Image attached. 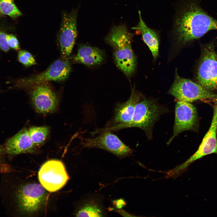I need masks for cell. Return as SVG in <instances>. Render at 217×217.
Returning <instances> with one entry per match:
<instances>
[{
    "mask_svg": "<svg viewBox=\"0 0 217 217\" xmlns=\"http://www.w3.org/2000/svg\"><path fill=\"white\" fill-rule=\"evenodd\" d=\"M217 30V20L202 10L195 1L185 0L175 15L173 31L177 42L184 45Z\"/></svg>",
    "mask_w": 217,
    "mask_h": 217,
    "instance_id": "cell-1",
    "label": "cell"
},
{
    "mask_svg": "<svg viewBox=\"0 0 217 217\" xmlns=\"http://www.w3.org/2000/svg\"><path fill=\"white\" fill-rule=\"evenodd\" d=\"M132 34L124 24L114 26L105 39L113 48L116 64L127 76L134 72L136 59L131 47Z\"/></svg>",
    "mask_w": 217,
    "mask_h": 217,
    "instance_id": "cell-2",
    "label": "cell"
},
{
    "mask_svg": "<svg viewBox=\"0 0 217 217\" xmlns=\"http://www.w3.org/2000/svg\"><path fill=\"white\" fill-rule=\"evenodd\" d=\"M161 114V108L157 104L152 100L145 99L140 101L137 104L133 118L130 122L112 125L106 130L116 131L137 127L144 131L150 136L153 126Z\"/></svg>",
    "mask_w": 217,
    "mask_h": 217,
    "instance_id": "cell-3",
    "label": "cell"
},
{
    "mask_svg": "<svg viewBox=\"0 0 217 217\" xmlns=\"http://www.w3.org/2000/svg\"><path fill=\"white\" fill-rule=\"evenodd\" d=\"M169 93L178 101L191 102L205 100L217 102V94L190 79L180 77L177 74Z\"/></svg>",
    "mask_w": 217,
    "mask_h": 217,
    "instance_id": "cell-4",
    "label": "cell"
},
{
    "mask_svg": "<svg viewBox=\"0 0 217 217\" xmlns=\"http://www.w3.org/2000/svg\"><path fill=\"white\" fill-rule=\"evenodd\" d=\"M201 58L197 72L198 83L209 91L217 90V55L213 44L203 49Z\"/></svg>",
    "mask_w": 217,
    "mask_h": 217,
    "instance_id": "cell-5",
    "label": "cell"
},
{
    "mask_svg": "<svg viewBox=\"0 0 217 217\" xmlns=\"http://www.w3.org/2000/svg\"><path fill=\"white\" fill-rule=\"evenodd\" d=\"M38 176L42 186L51 192L60 189L69 179L64 164L56 159L49 160L44 163L39 170Z\"/></svg>",
    "mask_w": 217,
    "mask_h": 217,
    "instance_id": "cell-6",
    "label": "cell"
},
{
    "mask_svg": "<svg viewBox=\"0 0 217 217\" xmlns=\"http://www.w3.org/2000/svg\"><path fill=\"white\" fill-rule=\"evenodd\" d=\"M78 9L69 13L63 12L58 39L62 56L67 59L70 55L77 36Z\"/></svg>",
    "mask_w": 217,
    "mask_h": 217,
    "instance_id": "cell-7",
    "label": "cell"
},
{
    "mask_svg": "<svg viewBox=\"0 0 217 217\" xmlns=\"http://www.w3.org/2000/svg\"><path fill=\"white\" fill-rule=\"evenodd\" d=\"M82 145L84 147L105 150L120 158L127 156L132 152V150L117 136L108 131H104L95 137L84 139Z\"/></svg>",
    "mask_w": 217,
    "mask_h": 217,
    "instance_id": "cell-8",
    "label": "cell"
},
{
    "mask_svg": "<svg viewBox=\"0 0 217 217\" xmlns=\"http://www.w3.org/2000/svg\"><path fill=\"white\" fill-rule=\"evenodd\" d=\"M30 91L31 103L36 111L42 114L51 113L57 108L58 97L48 85L43 83L32 86Z\"/></svg>",
    "mask_w": 217,
    "mask_h": 217,
    "instance_id": "cell-9",
    "label": "cell"
},
{
    "mask_svg": "<svg viewBox=\"0 0 217 217\" xmlns=\"http://www.w3.org/2000/svg\"><path fill=\"white\" fill-rule=\"evenodd\" d=\"M217 104L213 108V114L210 127L203 137L197 150L185 162L176 167L177 171L183 173L189 165L206 155L217 154Z\"/></svg>",
    "mask_w": 217,
    "mask_h": 217,
    "instance_id": "cell-10",
    "label": "cell"
},
{
    "mask_svg": "<svg viewBox=\"0 0 217 217\" xmlns=\"http://www.w3.org/2000/svg\"><path fill=\"white\" fill-rule=\"evenodd\" d=\"M197 120V113L195 106L190 102L178 101L175 106L173 133L168 144L182 132L193 130Z\"/></svg>",
    "mask_w": 217,
    "mask_h": 217,
    "instance_id": "cell-11",
    "label": "cell"
},
{
    "mask_svg": "<svg viewBox=\"0 0 217 217\" xmlns=\"http://www.w3.org/2000/svg\"><path fill=\"white\" fill-rule=\"evenodd\" d=\"M71 71V66L68 60H58L43 72L23 80L20 82V84L26 87L49 81L63 80L68 78Z\"/></svg>",
    "mask_w": 217,
    "mask_h": 217,
    "instance_id": "cell-12",
    "label": "cell"
},
{
    "mask_svg": "<svg viewBox=\"0 0 217 217\" xmlns=\"http://www.w3.org/2000/svg\"><path fill=\"white\" fill-rule=\"evenodd\" d=\"M36 146L29 136L28 129L24 128L10 138L5 143V153L10 155L34 152Z\"/></svg>",
    "mask_w": 217,
    "mask_h": 217,
    "instance_id": "cell-13",
    "label": "cell"
},
{
    "mask_svg": "<svg viewBox=\"0 0 217 217\" xmlns=\"http://www.w3.org/2000/svg\"><path fill=\"white\" fill-rule=\"evenodd\" d=\"M140 95L132 90L131 95L126 102L118 104L114 111L113 124L128 123L132 120L136 105L141 100Z\"/></svg>",
    "mask_w": 217,
    "mask_h": 217,
    "instance_id": "cell-14",
    "label": "cell"
},
{
    "mask_svg": "<svg viewBox=\"0 0 217 217\" xmlns=\"http://www.w3.org/2000/svg\"><path fill=\"white\" fill-rule=\"evenodd\" d=\"M139 20L136 26L131 27L133 30H137L142 35L143 39L148 46L152 54L154 60H156L158 55L159 38L158 32L146 25L141 16V12L138 11Z\"/></svg>",
    "mask_w": 217,
    "mask_h": 217,
    "instance_id": "cell-15",
    "label": "cell"
},
{
    "mask_svg": "<svg viewBox=\"0 0 217 217\" xmlns=\"http://www.w3.org/2000/svg\"><path fill=\"white\" fill-rule=\"evenodd\" d=\"M104 58V53L101 49L84 45L80 47L74 59L75 61L90 66L100 64Z\"/></svg>",
    "mask_w": 217,
    "mask_h": 217,
    "instance_id": "cell-16",
    "label": "cell"
},
{
    "mask_svg": "<svg viewBox=\"0 0 217 217\" xmlns=\"http://www.w3.org/2000/svg\"><path fill=\"white\" fill-rule=\"evenodd\" d=\"M105 215L101 198L97 195L89 196L76 214L77 217H103Z\"/></svg>",
    "mask_w": 217,
    "mask_h": 217,
    "instance_id": "cell-17",
    "label": "cell"
},
{
    "mask_svg": "<svg viewBox=\"0 0 217 217\" xmlns=\"http://www.w3.org/2000/svg\"><path fill=\"white\" fill-rule=\"evenodd\" d=\"M28 130L30 137L32 142L36 146L43 143L49 134V128L46 126L32 127Z\"/></svg>",
    "mask_w": 217,
    "mask_h": 217,
    "instance_id": "cell-18",
    "label": "cell"
},
{
    "mask_svg": "<svg viewBox=\"0 0 217 217\" xmlns=\"http://www.w3.org/2000/svg\"><path fill=\"white\" fill-rule=\"evenodd\" d=\"M0 11L3 15L13 19L17 18L22 14L13 0H0Z\"/></svg>",
    "mask_w": 217,
    "mask_h": 217,
    "instance_id": "cell-19",
    "label": "cell"
},
{
    "mask_svg": "<svg viewBox=\"0 0 217 217\" xmlns=\"http://www.w3.org/2000/svg\"><path fill=\"white\" fill-rule=\"evenodd\" d=\"M18 59L20 63L26 67L31 66L36 64L33 55L26 50H22L19 51Z\"/></svg>",
    "mask_w": 217,
    "mask_h": 217,
    "instance_id": "cell-20",
    "label": "cell"
},
{
    "mask_svg": "<svg viewBox=\"0 0 217 217\" xmlns=\"http://www.w3.org/2000/svg\"><path fill=\"white\" fill-rule=\"evenodd\" d=\"M6 41L9 48L16 50L20 49V45L18 40L14 35L7 34Z\"/></svg>",
    "mask_w": 217,
    "mask_h": 217,
    "instance_id": "cell-21",
    "label": "cell"
},
{
    "mask_svg": "<svg viewBox=\"0 0 217 217\" xmlns=\"http://www.w3.org/2000/svg\"><path fill=\"white\" fill-rule=\"evenodd\" d=\"M7 34L0 29V48L5 52H8L9 49L6 41Z\"/></svg>",
    "mask_w": 217,
    "mask_h": 217,
    "instance_id": "cell-22",
    "label": "cell"
},
{
    "mask_svg": "<svg viewBox=\"0 0 217 217\" xmlns=\"http://www.w3.org/2000/svg\"><path fill=\"white\" fill-rule=\"evenodd\" d=\"M116 212H118V214L120 215H122L123 216H135L127 212H126L125 211L123 210H121L120 209H116Z\"/></svg>",
    "mask_w": 217,
    "mask_h": 217,
    "instance_id": "cell-23",
    "label": "cell"
},
{
    "mask_svg": "<svg viewBox=\"0 0 217 217\" xmlns=\"http://www.w3.org/2000/svg\"><path fill=\"white\" fill-rule=\"evenodd\" d=\"M5 153L4 148L0 146V164H2L5 162L4 159Z\"/></svg>",
    "mask_w": 217,
    "mask_h": 217,
    "instance_id": "cell-24",
    "label": "cell"
},
{
    "mask_svg": "<svg viewBox=\"0 0 217 217\" xmlns=\"http://www.w3.org/2000/svg\"><path fill=\"white\" fill-rule=\"evenodd\" d=\"M116 203H117L116 204L117 207L118 209L124 205H125L124 203H125L124 202V201L122 200H118Z\"/></svg>",
    "mask_w": 217,
    "mask_h": 217,
    "instance_id": "cell-25",
    "label": "cell"
},
{
    "mask_svg": "<svg viewBox=\"0 0 217 217\" xmlns=\"http://www.w3.org/2000/svg\"><path fill=\"white\" fill-rule=\"evenodd\" d=\"M3 14L0 11V17L3 16Z\"/></svg>",
    "mask_w": 217,
    "mask_h": 217,
    "instance_id": "cell-26",
    "label": "cell"
}]
</instances>
